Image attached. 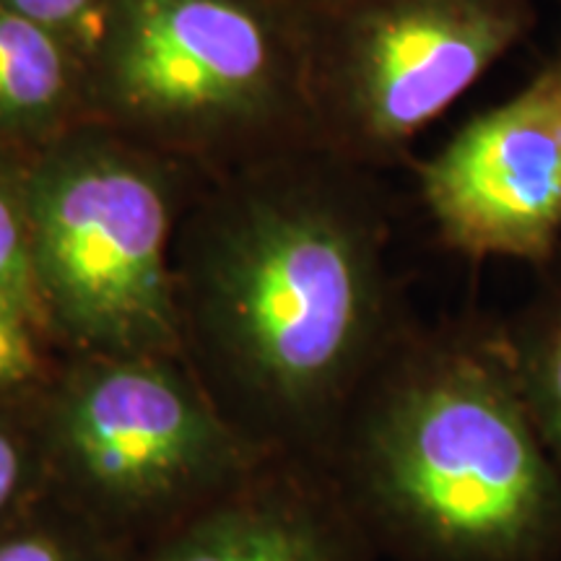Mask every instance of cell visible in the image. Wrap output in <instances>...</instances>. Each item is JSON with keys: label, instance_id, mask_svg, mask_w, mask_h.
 <instances>
[{"label": "cell", "instance_id": "8", "mask_svg": "<svg viewBox=\"0 0 561 561\" xmlns=\"http://www.w3.org/2000/svg\"><path fill=\"white\" fill-rule=\"evenodd\" d=\"M318 460L271 455L123 561H380Z\"/></svg>", "mask_w": 561, "mask_h": 561}, {"label": "cell", "instance_id": "3", "mask_svg": "<svg viewBox=\"0 0 561 561\" xmlns=\"http://www.w3.org/2000/svg\"><path fill=\"white\" fill-rule=\"evenodd\" d=\"M83 121L206 178L320 146L299 0H104Z\"/></svg>", "mask_w": 561, "mask_h": 561}, {"label": "cell", "instance_id": "4", "mask_svg": "<svg viewBox=\"0 0 561 561\" xmlns=\"http://www.w3.org/2000/svg\"><path fill=\"white\" fill-rule=\"evenodd\" d=\"M203 180L94 121L24 151L34 299L62 356H182L174 237Z\"/></svg>", "mask_w": 561, "mask_h": 561}, {"label": "cell", "instance_id": "13", "mask_svg": "<svg viewBox=\"0 0 561 561\" xmlns=\"http://www.w3.org/2000/svg\"><path fill=\"white\" fill-rule=\"evenodd\" d=\"M0 301L39 322L26 242L24 151L5 144H0Z\"/></svg>", "mask_w": 561, "mask_h": 561}, {"label": "cell", "instance_id": "16", "mask_svg": "<svg viewBox=\"0 0 561 561\" xmlns=\"http://www.w3.org/2000/svg\"><path fill=\"white\" fill-rule=\"evenodd\" d=\"M553 3H559V5H561V0H553Z\"/></svg>", "mask_w": 561, "mask_h": 561}, {"label": "cell", "instance_id": "15", "mask_svg": "<svg viewBox=\"0 0 561 561\" xmlns=\"http://www.w3.org/2000/svg\"><path fill=\"white\" fill-rule=\"evenodd\" d=\"M0 3L60 37L79 55L81 62L100 30L104 9V0H0Z\"/></svg>", "mask_w": 561, "mask_h": 561}, {"label": "cell", "instance_id": "5", "mask_svg": "<svg viewBox=\"0 0 561 561\" xmlns=\"http://www.w3.org/2000/svg\"><path fill=\"white\" fill-rule=\"evenodd\" d=\"M37 411L47 500L125 551L271 458L221 416L180 354L60 356Z\"/></svg>", "mask_w": 561, "mask_h": 561}, {"label": "cell", "instance_id": "1", "mask_svg": "<svg viewBox=\"0 0 561 561\" xmlns=\"http://www.w3.org/2000/svg\"><path fill=\"white\" fill-rule=\"evenodd\" d=\"M380 172L312 146L206 178L174 237L182 356L265 455L325 460L413 320Z\"/></svg>", "mask_w": 561, "mask_h": 561}, {"label": "cell", "instance_id": "2", "mask_svg": "<svg viewBox=\"0 0 561 561\" xmlns=\"http://www.w3.org/2000/svg\"><path fill=\"white\" fill-rule=\"evenodd\" d=\"M322 466L396 561H561V471L502 325L413 318L369 371Z\"/></svg>", "mask_w": 561, "mask_h": 561}, {"label": "cell", "instance_id": "12", "mask_svg": "<svg viewBox=\"0 0 561 561\" xmlns=\"http://www.w3.org/2000/svg\"><path fill=\"white\" fill-rule=\"evenodd\" d=\"M123 546L47 496L0 530V561H123Z\"/></svg>", "mask_w": 561, "mask_h": 561}, {"label": "cell", "instance_id": "11", "mask_svg": "<svg viewBox=\"0 0 561 561\" xmlns=\"http://www.w3.org/2000/svg\"><path fill=\"white\" fill-rule=\"evenodd\" d=\"M37 392L0 398V530L47 496Z\"/></svg>", "mask_w": 561, "mask_h": 561}, {"label": "cell", "instance_id": "14", "mask_svg": "<svg viewBox=\"0 0 561 561\" xmlns=\"http://www.w3.org/2000/svg\"><path fill=\"white\" fill-rule=\"evenodd\" d=\"M60 356L37 320L0 301V398L37 392Z\"/></svg>", "mask_w": 561, "mask_h": 561}, {"label": "cell", "instance_id": "7", "mask_svg": "<svg viewBox=\"0 0 561 561\" xmlns=\"http://www.w3.org/2000/svg\"><path fill=\"white\" fill-rule=\"evenodd\" d=\"M413 178L434 234L455 255L551 263L561 252V50L416 161Z\"/></svg>", "mask_w": 561, "mask_h": 561}, {"label": "cell", "instance_id": "10", "mask_svg": "<svg viewBox=\"0 0 561 561\" xmlns=\"http://www.w3.org/2000/svg\"><path fill=\"white\" fill-rule=\"evenodd\" d=\"M538 273L530 297L500 325L525 409L561 471V252Z\"/></svg>", "mask_w": 561, "mask_h": 561}, {"label": "cell", "instance_id": "9", "mask_svg": "<svg viewBox=\"0 0 561 561\" xmlns=\"http://www.w3.org/2000/svg\"><path fill=\"white\" fill-rule=\"evenodd\" d=\"M83 121V62L60 37L0 3V144L30 151Z\"/></svg>", "mask_w": 561, "mask_h": 561}, {"label": "cell", "instance_id": "6", "mask_svg": "<svg viewBox=\"0 0 561 561\" xmlns=\"http://www.w3.org/2000/svg\"><path fill=\"white\" fill-rule=\"evenodd\" d=\"M325 151L385 172L536 30V0H299Z\"/></svg>", "mask_w": 561, "mask_h": 561}]
</instances>
